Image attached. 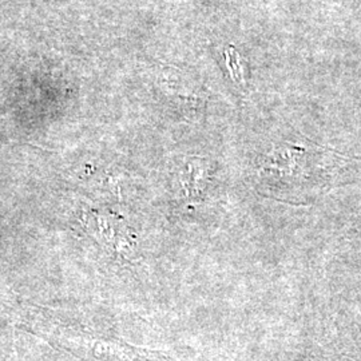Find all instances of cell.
Here are the masks:
<instances>
[{
    "mask_svg": "<svg viewBox=\"0 0 361 361\" xmlns=\"http://www.w3.org/2000/svg\"><path fill=\"white\" fill-rule=\"evenodd\" d=\"M259 193L290 205H302L319 195L325 185L316 155L298 143L274 146L255 169Z\"/></svg>",
    "mask_w": 361,
    "mask_h": 361,
    "instance_id": "6da1fadb",
    "label": "cell"
},
{
    "mask_svg": "<svg viewBox=\"0 0 361 361\" xmlns=\"http://www.w3.org/2000/svg\"><path fill=\"white\" fill-rule=\"evenodd\" d=\"M171 193L186 207L205 205L216 195V168L202 157H185L171 176Z\"/></svg>",
    "mask_w": 361,
    "mask_h": 361,
    "instance_id": "7a4b0ae2",
    "label": "cell"
},
{
    "mask_svg": "<svg viewBox=\"0 0 361 361\" xmlns=\"http://www.w3.org/2000/svg\"><path fill=\"white\" fill-rule=\"evenodd\" d=\"M320 361H337V360H320Z\"/></svg>",
    "mask_w": 361,
    "mask_h": 361,
    "instance_id": "3957f363",
    "label": "cell"
}]
</instances>
